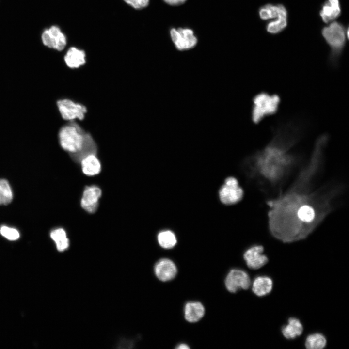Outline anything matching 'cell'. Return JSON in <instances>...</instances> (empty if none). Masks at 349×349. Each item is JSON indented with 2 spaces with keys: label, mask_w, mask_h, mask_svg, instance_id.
<instances>
[{
  "label": "cell",
  "mask_w": 349,
  "mask_h": 349,
  "mask_svg": "<svg viewBox=\"0 0 349 349\" xmlns=\"http://www.w3.org/2000/svg\"><path fill=\"white\" fill-rule=\"evenodd\" d=\"M80 163L82 172L86 175L94 176L98 174L101 171L100 162L95 154L85 157Z\"/></svg>",
  "instance_id": "15"
},
{
  "label": "cell",
  "mask_w": 349,
  "mask_h": 349,
  "mask_svg": "<svg viewBox=\"0 0 349 349\" xmlns=\"http://www.w3.org/2000/svg\"><path fill=\"white\" fill-rule=\"evenodd\" d=\"M328 138L316 139L308 160L286 190L266 201L268 229L277 239L291 243L306 238L335 209L345 186L332 181L320 186Z\"/></svg>",
  "instance_id": "1"
},
{
  "label": "cell",
  "mask_w": 349,
  "mask_h": 349,
  "mask_svg": "<svg viewBox=\"0 0 349 349\" xmlns=\"http://www.w3.org/2000/svg\"><path fill=\"white\" fill-rule=\"evenodd\" d=\"M287 25V11L282 13L275 20L269 22L266 25L267 31L271 34H277L283 31Z\"/></svg>",
  "instance_id": "21"
},
{
  "label": "cell",
  "mask_w": 349,
  "mask_h": 349,
  "mask_svg": "<svg viewBox=\"0 0 349 349\" xmlns=\"http://www.w3.org/2000/svg\"><path fill=\"white\" fill-rule=\"evenodd\" d=\"M101 190L95 185L86 186L83 192L80 204L82 208L89 213H95L98 206Z\"/></svg>",
  "instance_id": "11"
},
{
  "label": "cell",
  "mask_w": 349,
  "mask_h": 349,
  "mask_svg": "<svg viewBox=\"0 0 349 349\" xmlns=\"http://www.w3.org/2000/svg\"><path fill=\"white\" fill-rule=\"evenodd\" d=\"M272 285V281L270 277L266 276H258L253 281L252 290L257 296H264L271 292Z\"/></svg>",
  "instance_id": "17"
},
{
  "label": "cell",
  "mask_w": 349,
  "mask_h": 349,
  "mask_svg": "<svg viewBox=\"0 0 349 349\" xmlns=\"http://www.w3.org/2000/svg\"><path fill=\"white\" fill-rule=\"evenodd\" d=\"M166 3L171 5H178L184 3L187 0H163Z\"/></svg>",
  "instance_id": "27"
},
{
  "label": "cell",
  "mask_w": 349,
  "mask_h": 349,
  "mask_svg": "<svg viewBox=\"0 0 349 349\" xmlns=\"http://www.w3.org/2000/svg\"><path fill=\"white\" fill-rule=\"evenodd\" d=\"M326 345V339L321 333L310 334L306 338L305 345L308 349H321Z\"/></svg>",
  "instance_id": "23"
},
{
  "label": "cell",
  "mask_w": 349,
  "mask_h": 349,
  "mask_svg": "<svg viewBox=\"0 0 349 349\" xmlns=\"http://www.w3.org/2000/svg\"><path fill=\"white\" fill-rule=\"evenodd\" d=\"M243 257L247 266L253 270L261 268L268 261V257L264 254V247L261 245H254L247 249Z\"/></svg>",
  "instance_id": "10"
},
{
  "label": "cell",
  "mask_w": 349,
  "mask_h": 349,
  "mask_svg": "<svg viewBox=\"0 0 349 349\" xmlns=\"http://www.w3.org/2000/svg\"><path fill=\"white\" fill-rule=\"evenodd\" d=\"M58 138L61 147L69 153L76 163H79L88 155L97 153V145L92 136L75 122H69L62 127L59 130Z\"/></svg>",
  "instance_id": "3"
},
{
  "label": "cell",
  "mask_w": 349,
  "mask_h": 349,
  "mask_svg": "<svg viewBox=\"0 0 349 349\" xmlns=\"http://www.w3.org/2000/svg\"><path fill=\"white\" fill-rule=\"evenodd\" d=\"M205 314V308L199 302H189L184 309V317L190 322H196L200 320Z\"/></svg>",
  "instance_id": "16"
},
{
  "label": "cell",
  "mask_w": 349,
  "mask_h": 349,
  "mask_svg": "<svg viewBox=\"0 0 349 349\" xmlns=\"http://www.w3.org/2000/svg\"><path fill=\"white\" fill-rule=\"evenodd\" d=\"M125 2L130 5L133 8L140 9L146 7L149 2V0H123Z\"/></svg>",
  "instance_id": "26"
},
{
  "label": "cell",
  "mask_w": 349,
  "mask_h": 349,
  "mask_svg": "<svg viewBox=\"0 0 349 349\" xmlns=\"http://www.w3.org/2000/svg\"><path fill=\"white\" fill-rule=\"evenodd\" d=\"M155 273L157 278L163 282L174 279L177 270L175 264L170 259L163 258L156 264Z\"/></svg>",
  "instance_id": "12"
},
{
  "label": "cell",
  "mask_w": 349,
  "mask_h": 349,
  "mask_svg": "<svg viewBox=\"0 0 349 349\" xmlns=\"http://www.w3.org/2000/svg\"><path fill=\"white\" fill-rule=\"evenodd\" d=\"M57 105L62 118L66 120H73L76 118L83 120L87 112L85 106L68 99L59 100Z\"/></svg>",
  "instance_id": "6"
},
{
  "label": "cell",
  "mask_w": 349,
  "mask_h": 349,
  "mask_svg": "<svg viewBox=\"0 0 349 349\" xmlns=\"http://www.w3.org/2000/svg\"><path fill=\"white\" fill-rule=\"evenodd\" d=\"M286 10L285 6L282 4L273 5L269 3L261 7L258 13L261 19L267 20L277 18L282 13Z\"/></svg>",
  "instance_id": "18"
},
{
  "label": "cell",
  "mask_w": 349,
  "mask_h": 349,
  "mask_svg": "<svg viewBox=\"0 0 349 349\" xmlns=\"http://www.w3.org/2000/svg\"><path fill=\"white\" fill-rule=\"evenodd\" d=\"M157 240L159 245L164 249H171L177 243L175 234L170 230H162L159 233Z\"/></svg>",
  "instance_id": "22"
},
{
  "label": "cell",
  "mask_w": 349,
  "mask_h": 349,
  "mask_svg": "<svg viewBox=\"0 0 349 349\" xmlns=\"http://www.w3.org/2000/svg\"><path fill=\"white\" fill-rule=\"evenodd\" d=\"M13 199V192L8 181L0 179V205H7Z\"/></svg>",
  "instance_id": "24"
},
{
  "label": "cell",
  "mask_w": 349,
  "mask_h": 349,
  "mask_svg": "<svg viewBox=\"0 0 349 349\" xmlns=\"http://www.w3.org/2000/svg\"><path fill=\"white\" fill-rule=\"evenodd\" d=\"M220 201L226 205H232L240 202L244 196L243 189L237 179L233 176L227 177L218 192Z\"/></svg>",
  "instance_id": "5"
},
{
  "label": "cell",
  "mask_w": 349,
  "mask_h": 349,
  "mask_svg": "<svg viewBox=\"0 0 349 349\" xmlns=\"http://www.w3.org/2000/svg\"><path fill=\"white\" fill-rule=\"evenodd\" d=\"M176 348L177 349H190V347L186 344H181L179 345Z\"/></svg>",
  "instance_id": "28"
},
{
  "label": "cell",
  "mask_w": 349,
  "mask_h": 349,
  "mask_svg": "<svg viewBox=\"0 0 349 349\" xmlns=\"http://www.w3.org/2000/svg\"><path fill=\"white\" fill-rule=\"evenodd\" d=\"M85 57L84 50L72 47L67 50L64 60L69 67L77 68L85 63Z\"/></svg>",
  "instance_id": "14"
},
{
  "label": "cell",
  "mask_w": 349,
  "mask_h": 349,
  "mask_svg": "<svg viewBox=\"0 0 349 349\" xmlns=\"http://www.w3.org/2000/svg\"><path fill=\"white\" fill-rule=\"evenodd\" d=\"M303 331V326L300 321L294 317L290 318L288 323L283 327L282 333L287 339H293L301 335Z\"/></svg>",
  "instance_id": "19"
},
{
  "label": "cell",
  "mask_w": 349,
  "mask_h": 349,
  "mask_svg": "<svg viewBox=\"0 0 349 349\" xmlns=\"http://www.w3.org/2000/svg\"><path fill=\"white\" fill-rule=\"evenodd\" d=\"M304 127L302 122L289 120L279 123L272 137L262 149L247 157L244 163L247 175L269 198L278 195L302 156L295 151L301 139Z\"/></svg>",
  "instance_id": "2"
},
{
  "label": "cell",
  "mask_w": 349,
  "mask_h": 349,
  "mask_svg": "<svg viewBox=\"0 0 349 349\" xmlns=\"http://www.w3.org/2000/svg\"><path fill=\"white\" fill-rule=\"evenodd\" d=\"M341 13L339 0H326L319 11L320 16L325 23L333 21L340 16Z\"/></svg>",
  "instance_id": "13"
},
{
  "label": "cell",
  "mask_w": 349,
  "mask_h": 349,
  "mask_svg": "<svg viewBox=\"0 0 349 349\" xmlns=\"http://www.w3.org/2000/svg\"><path fill=\"white\" fill-rule=\"evenodd\" d=\"M170 35L175 47L179 50H185L194 48L197 39L192 30L187 28H173Z\"/></svg>",
  "instance_id": "7"
},
{
  "label": "cell",
  "mask_w": 349,
  "mask_h": 349,
  "mask_svg": "<svg viewBox=\"0 0 349 349\" xmlns=\"http://www.w3.org/2000/svg\"><path fill=\"white\" fill-rule=\"evenodd\" d=\"M225 285L230 292L235 293L239 290H246L249 288L251 280L249 275L240 269H233L227 275Z\"/></svg>",
  "instance_id": "8"
},
{
  "label": "cell",
  "mask_w": 349,
  "mask_h": 349,
  "mask_svg": "<svg viewBox=\"0 0 349 349\" xmlns=\"http://www.w3.org/2000/svg\"><path fill=\"white\" fill-rule=\"evenodd\" d=\"M348 28V27H347ZM347 29L341 23L332 21L321 30L322 35L330 48L329 62L333 67L338 66L339 60L345 46Z\"/></svg>",
  "instance_id": "4"
},
{
  "label": "cell",
  "mask_w": 349,
  "mask_h": 349,
  "mask_svg": "<svg viewBox=\"0 0 349 349\" xmlns=\"http://www.w3.org/2000/svg\"><path fill=\"white\" fill-rule=\"evenodd\" d=\"M0 234L9 240H16L19 238L20 234L17 230L7 226H2L0 228Z\"/></svg>",
  "instance_id": "25"
},
{
  "label": "cell",
  "mask_w": 349,
  "mask_h": 349,
  "mask_svg": "<svg viewBox=\"0 0 349 349\" xmlns=\"http://www.w3.org/2000/svg\"><path fill=\"white\" fill-rule=\"evenodd\" d=\"M43 44L51 48L61 51L66 45L65 35L61 32L59 27L52 26L45 30L42 34Z\"/></svg>",
  "instance_id": "9"
},
{
  "label": "cell",
  "mask_w": 349,
  "mask_h": 349,
  "mask_svg": "<svg viewBox=\"0 0 349 349\" xmlns=\"http://www.w3.org/2000/svg\"><path fill=\"white\" fill-rule=\"evenodd\" d=\"M50 237L55 242L56 248L59 251H63L68 248L69 241L66 233L63 228H58L51 231Z\"/></svg>",
  "instance_id": "20"
}]
</instances>
